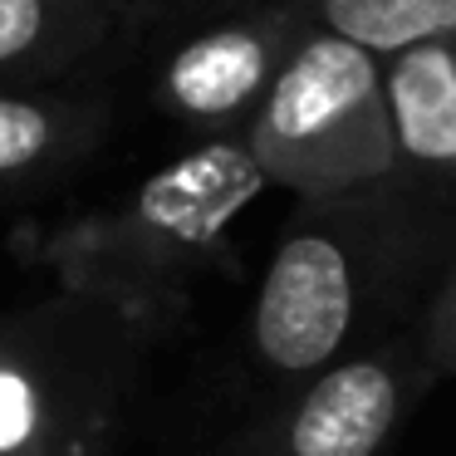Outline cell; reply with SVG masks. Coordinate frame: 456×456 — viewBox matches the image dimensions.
<instances>
[{"instance_id": "cell-1", "label": "cell", "mask_w": 456, "mask_h": 456, "mask_svg": "<svg viewBox=\"0 0 456 456\" xmlns=\"http://www.w3.org/2000/svg\"><path fill=\"white\" fill-rule=\"evenodd\" d=\"M442 197L403 177L334 201H299L280 231L250 309V358L275 397L348 358L397 344L387 329L412 309L427 270H442Z\"/></svg>"}, {"instance_id": "cell-2", "label": "cell", "mask_w": 456, "mask_h": 456, "mask_svg": "<svg viewBox=\"0 0 456 456\" xmlns=\"http://www.w3.org/2000/svg\"><path fill=\"white\" fill-rule=\"evenodd\" d=\"M270 177L246 138H211L158 167L133 197L50 240V265L74 299L148 324L226 260V231Z\"/></svg>"}, {"instance_id": "cell-3", "label": "cell", "mask_w": 456, "mask_h": 456, "mask_svg": "<svg viewBox=\"0 0 456 456\" xmlns=\"http://www.w3.org/2000/svg\"><path fill=\"white\" fill-rule=\"evenodd\" d=\"M246 142L270 187L299 201H334L393 182L403 162L383 60L314 30L246 128Z\"/></svg>"}, {"instance_id": "cell-4", "label": "cell", "mask_w": 456, "mask_h": 456, "mask_svg": "<svg viewBox=\"0 0 456 456\" xmlns=\"http://www.w3.org/2000/svg\"><path fill=\"white\" fill-rule=\"evenodd\" d=\"M133 319L74 299L60 314L0 319V456H64L118 412Z\"/></svg>"}, {"instance_id": "cell-5", "label": "cell", "mask_w": 456, "mask_h": 456, "mask_svg": "<svg viewBox=\"0 0 456 456\" xmlns=\"http://www.w3.org/2000/svg\"><path fill=\"white\" fill-rule=\"evenodd\" d=\"M427 378L422 344H387L275 397L201 456H383L412 403V383Z\"/></svg>"}, {"instance_id": "cell-6", "label": "cell", "mask_w": 456, "mask_h": 456, "mask_svg": "<svg viewBox=\"0 0 456 456\" xmlns=\"http://www.w3.org/2000/svg\"><path fill=\"white\" fill-rule=\"evenodd\" d=\"M309 35L314 20L295 0H246L207 20L167 54L158 94L177 118L211 123V128L246 118L250 128Z\"/></svg>"}, {"instance_id": "cell-7", "label": "cell", "mask_w": 456, "mask_h": 456, "mask_svg": "<svg viewBox=\"0 0 456 456\" xmlns=\"http://www.w3.org/2000/svg\"><path fill=\"white\" fill-rule=\"evenodd\" d=\"M397 133V177L427 197L456 191V40H432L383 60Z\"/></svg>"}, {"instance_id": "cell-8", "label": "cell", "mask_w": 456, "mask_h": 456, "mask_svg": "<svg viewBox=\"0 0 456 456\" xmlns=\"http://www.w3.org/2000/svg\"><path fill=\"white\" fill-rule=\"evenodd\" d=\"M99 0H0V74H50L103 40Z\"/></svg>"}, {"instance_id": "cell-9", "label": "cell", "mask_w": 456, "mask_h": 456, "mask_svg": "<svg viewBox=\"0 0 456 456\" xmlns=\"http://www.w3.org/2000/svg\"><path fill=\"white\" fill-rule=\"evenodd\" d=\"M314 30L393 60L432 40H456V0H295Z\"/></svg>"}, {"instance_id": "cell-10", "label": "cell", "mask_w": 456, "mask_h": 456, "mask_svg": "<svg viewBox=\"0 0 456 456\" xmlns=\"http://www.w3.org/2000/svg\"><path fill=\"white\" fill-rule=\"evenodd\" d=\"M74 113L60 99L35 94H0V182L30 177L45 162H54L74 138Z\"/></svg>"}, {"instance_id": "cell-11", "label": "cell", "mask_w": 456, "mask_h": 456, "mask_svg": "<svg viewBox=\"0 0 456 456\" xmlns=\"http://www.w3.org/2000/svg\"><path fill=\"white\" fill-rule=\"evenodd\" d=\"M417 344H422L432 378H456V260L446 265L442 285H436L432 305H427Z\"/></svg>"}, {"instance_id": "cell-12", "label": "cell", "mask_w": 456, "mask_h": 456, "mask_svg": "<svg viewBox=\"0 0 456 456\" xmlns=\"http://www.w3.org/2000/svg\"><path fill=\"white\" fill-rule=\"evenodd\" d=\"M103 11H118V5H133V11H162V5H207V0H99ZM211 5H226V0H211Z\"/></svg>"}]
</instances>
